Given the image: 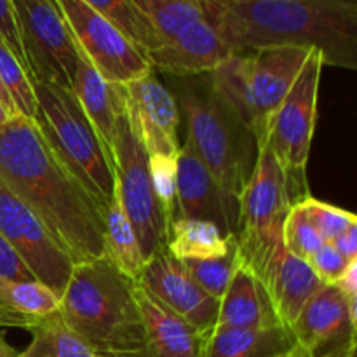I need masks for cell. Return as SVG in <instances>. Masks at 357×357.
Listing matches in <instances>:
<instances>
[{"label":"cell","mask_w":357,"mask_h":357,"mask_svg":"<svg viewBox=\"0 0 357 357\" xmlns=\"http://www.w3.org/2000/svg\"><path fill=\"white\" fill-rule=\"evenodd\" d=\"M0 180L42 220L73 265L105 257L103 215L23 115L0 124Z\"/></svg>","instance_id":"cell-1"},{"label":"cell","mask_w":357,"mask_h":357,"mask_svg":"<svg viewBox=\"0 0 357 357\" xmlns=\"http://www.w3.org/2000/svg\"><path fill=\"white\" fill-rule=\"evenodd\" d=\"M206 16L232 52L296 45L357 68V0H206Z\"/></svg>","instance_id":"cell-2"},{"label":"cell","mask_w":357,"mask_h":357,"mask_svg":"<svg viewBox=\"0 0 357 357\" xmlns=\"http://www.w3.org/2000/svg\"><path fill=\"white\" fill-rule=\"evenodd\" d=\"M59 316L98 357H145L132 282L107 257L73 265Z\"/></svg>","instance_id":"cell-3"},{"label":"cell","mask_w":357,"mask_h":357,"mask_svg":"<svg viewBox=\"0 0 357 357\" xmlns=\"http://www.w3.org/2000/svg\"><path fill=\"white\" fill-rule=\"evenodd\" d=\"M181 110L187 117V142L192 150L223 194L239 204L257 160L255 135L211 86L209 77L183 84Z\"/></svg>","instance_id":"cell-4"},{"label":"cell","mask_w":357,"mask_h":357,"mask_svg":"<svg viewBox=\"0 0 357 357\" xmlns=\"http://www.w3.org/2000/svg\"><path fill=\"white\" fill-rule=\"evenodd\" d=\"M31 84L37 100L33 122L38 131L59 164L103 215L114 195V167L107 146L72 91L38 80Z\"/></svg>","instance_id":"cell-5"},{"label":"cell","mask_w":357,"mask_h":357,"mask_svg":"<svg viewBox=\"0 0 357 357\" xmlns=\"http://www.w3.org/2000/svg\"><path fill=\"white\" fill-rule=\"evenodd\" d=\"M310 52L312 49L296 45L232 52L209 73V82L258 138L291 89Z\"/></svg>","instance_id":"cell-6"},{"label":"cell","mask_w":357,"mask_h":357,"mask_svg":"<svg viewBox=\"0 0 357 357\" xmlns=\"http://www.w3.org/2000/svg\"><path fill=\"white\" fill-rule=\"evenodd\" d=\"M323 66L321 52L312 49L291 89L272 114L267 129L258 136L268 143L284 174L291 204L310 197L307 164L317 121Z\"/></svg>","instance_id":"cell-7"},{"label":"cell","mask_w":357,"mask_h":357,"mask_svg":"<svg viewBox=\"0 0 357 357\" xmlns=\"http://www.w3.org/2000/svg\"><path fill=\"white\" fill-rule=\"evenodd\" d=\"M291 206L284 174L264 138H257V160L239 199L237 243L243 260L261 279L282 248V223Z\"/></svg>","instance_id":"cell-8"},{"label":"cell","mask_w":357,"mask_h":357,"mask_svg":"<svg viewBox=\"0 0 357 357\" xmlns=\"http://www.w3.org/2000/svg\"><path fill=\"white\" fill-rule=\"evenodd\" d=\"M110 155L114 167V192L138 237L146 261L152 255L166 250L169 225L153 194L149 173V155L131 131L122 94Z\"/></svg>","instance_id":"cell-9"},{"label":"cell","mask_w":357,"mask_h":357,"mask_svg":"<svg viewBox=\"0 0 357 357\" xmlns=\"http://www.w3.org/2000/svg\"><path fill=\"white\" fill-rule=\"evenodd\" d=\"M31 80L72 91L79 49L56 0H10Z\"/></svg>","instance_id":"cell-10"},{"label":"cell","mask_w":357,"mask_h":357,"mask_svg":"<svg viewBox=\"0 0 357 357\" xmlns=\"http://www.w3.org/2000/svg\"><path fill=\"white\" fill-rule=\"evenodd\" d=\"M80 54L110 84H126L152 72L149 61L112 21L82 0H56Z\"/></svg>","instance_id":"cell-11"},{"label":"cell","mask_w":357,"mask_h":357,"mask_svg":"<svg viewBox=\"0 0 357 357\" xmlns=\"http://www.w3.org/2000/svg\"><path fill=\"white\" fill-rule=\"evenodd\" d=\"M0 236L14 248L38 282L61 296L73 261L42 220L0 180Z\"/></svg>","instance_id":"cell-12"},{"label":"cell","mask_w":357,"mask_h":357,"mask_svg":"<svg viewBox=\"0 0 357 357\" xmlns=\"http://www.w3.org/2000/svg\"><path fill=\"white\" fill-rule=\"evenodd\" d=\"M289 330L305 357H356V305L337 286H321Z\"/></svg>","instance_id":"cell-13"},{"label":"cell","mask_w":357,"mask_h":357,"mask_svg":"<svg viewBox=\"0 0 357 357\" xmlns=\"http://www.w3.org/2000/svg\"><path fill=\"white\" fill-rule=\"evenodd\" d=\"M119 86L131 131L146 155H178L180 108L162 80L152 70Z\"/></svg>","instance_id":"cell-14"},{"label":"cell","mask_w":357,"mask_h":357,"mask_svg":"<svg viewBox=\"0 0 357 357\" xmlns=\"http://www.w3.org/2000/svg\"><path fill=\"white\" fill-rule=\"evenodd\" d=\"M136 282L201 333L208 335L215 328L220 300L208 295L192 279L183 264L171 257L166 250L152 255L145 261Z\"/></svg>","instance_id":"cell-15"},{"label":"cell","mask_w":357,"mask_h":357,"mask_svg":"<svg viewBox=\"0 0 357 357\" xmlns=\"http://www.w3.org/2000/svg\"><path fill=\"white\" fill-rule=\"evenodd\" d=\"M230 54L232 49L206 16L146 51L145 58L152 70L178 77H195L211 73Z\"/></svg>","instance_id":"cell-16"},{"label":"cell","mask_w":357,"mask_h":357,"mask_svg":"<svg viewBox=\"0 0 357 357\" xmlns=\"http://www.w3.org/2000/svg\"><path fill=\"white\" fill-rule=\"evenodd\" d=\"M176 164V218L209 220L225 234H236L239 204L223 194L188 142L180 146Z\"/></svg>","instance_id":"cell-17"},{"label":"cell","mask_w":357,"mask_h":357,"mask_svg":"<svg viewBox=\"0 0 357 357\" xmlns=\"http://www.w3.org/2000/svg\"><path fill=\"white\" fill-rule=\"evenodd\" d=\"M132 296L142 316L145 357H202L204 333L171 312L139 282H132Z\"/></svg>","instance_id":"cell-18"},{"label":"cell","mask_w":357,"mask_h":357,"mask_svg":"<svg viewBox=\"0 0 357 357\" xmlns=\"http://www.w3.org/2000/svg\"><path fill=\"white\" fill-rule=\"evenodd\" d=\"M260 281L271 298L275 316L288 328L293 326L307 302L323 286L309 264L286 253L284 248L274 255Z\"/></svg>","instance_id":"cell-19"},{"label":"cell","mask_w":357,"mask_h":357,"mask_svg":"<svg viewBox=\"0 0 357 357\" xmlns=\"http://www.w3.org/2000/svg\"><path fill=\"white\" fill-rule=\"evenodd\" d=\"M284 326L278 319L264 284L253 271L241 261L220 298L215 328H271Z\"/></svg>","instance_id":"cell-20"},{"label":"cell","mask_w":357,"mask_h":357,"mask_svg":"<svg viewBox=\"0 0 357 357\" xmlns=\"http://www.w3.org/2000/svg\"><path fill=\"white\" fill-rule=\"evenodd\" d=\"M295 347L288 326L213 328L204 337L202 357H275Z\"/></svg>","instance_id":"cell-21"},{"label":"cell","mask_w":357,"mask_h":357,"mask_svg":"<svg viewBox=\"0 0 357 357\" xmlns=\"http://www.w3.org/2000/svg\"><path fill=\"white\" fill-rule=\"evenodd\" d=\"M72 93L75 94L84 114L94 126L98 136L110 153L115 135V121L121 108L119 84H110L105 80L100 72L79 52Z\"/></svg>","instance_id":"cell-22"},{"label":"cell","mask_w":357,"mask_h":357,"mask_svg":"<svg viewBox=\"0 0 357 357\" xmlns=\"http://www.w3.org/2000/svg\"><path fill=\"white\" fill-rule=\"evenodd\" d=\"M56 312H59V296L42 282H0V328L30 331Z\"/></svg>","instance_id":"cell-23"},{"label":"cell","mask_w":357,"mask_h":357,"mask_svg":"<svg viewBox=\"0 0 357 357\" xmlns=\"http://www.w3.org/2000/svg\"><path fill=\"white\" fill-rule=\"evenodd\" d=\"M236 234H225L216 223L199 218H174L166 251L176 260H209L229 253Z\"/></svg>","instance_id":"cell-24"},{"label":"cell","mask_w":357,"mask_h":357,"mask_svg":"<svg viewBox=\"0 0 357 357\" xmlns=\"http://www.w3.org/2000/svg\"><path fill=\"white\" fill-rule=\"evenodd\" d=\"M103 246L105 257L110 260V264L128 281H138L143 265H145V258H143L138 237L128 216L122 211L115 192L107 208L103 209Z\"/></svg>","instance_id":"cell-25"},{"label":"cell","mask_w":357,"mask_h":357,"mask_svg":"<svg viewBox=\"0 0 357 357\" xmlns=\"http://www.w3.org/2000/svg\"><path fill=\"white\" fill-rule=\"evenodd\" d=\"M159 42L169 40L194 21L206 17V0H132Z\"/></svg>","instance_id":"cell-26"},{"label":"cell","mask_w":357,"mask_h":357,"mask_svg":"<svg viewBox=\"0 0 357 357\" xmlns=\"http://www.w3.org/2000/svg\"><path fill=\"white\" fill-rule=\"evenodd\" d=\"M30 333V345L16 357H98L63 323L59 312L40 321Z\"/></svg>","instance_id":"cell-27"},{"label":"cell","mask_w":357,"mask_h":357,"mask_svg":"<svg viewBox=\"0 0 357 357\" xmlns=\"http://www.w3.org/2000/svg\"><path fill=\"white\" fill-rule=\"evenodd\" d=\"M82 2L112 21L138 47V51L143 52V56L146 54V51L160 44L155 31L143 20L132 0H82Z\"/></svg>","instance_id":"cell-28"},{"label":"cell","mask_w":357,"mask_h":357,"mask_svg":"<svg viewBox=\"0 0 357 357\" xmlns=\"http://www.w3.org/2000/svg\"><path fill=\"white\" fill-rule=\"evenodd\" d=\"M241 261H243V255H241L239 243H237L236 236V241L230 246L229 253L223 255V257L209 258V260H185L181 264L187 268L188 274L192 275V279L208 295L220 300L223 293H225V289L229 288L230 281H232Z\"/></svg>","instance_id":"cell-29"},{"label":"cell","mask_w":357,"mask_h":357,"mask_svg":"<svg viewBox=\"0 0 357 357\" xmlns=\"http://www.w3.org/2000/svg\"><path fill=\"white\" fill-rule=\"evenodd\" d=\"M0 82L9 94L16 114L33 121L37 112L33 84L24 66L2 38H0Z\"/></svg>","instance_id":"cell-30"},{"label":"cell","mask_w":357,"mask_h":357,"mask_svg":"<svg viewBox=\"0 0 357 357\" xmlns=\"http://www.w3.org/2000/svg\"><path fill=\"white\" fill-rule=\"evenodd\" d=\"M281 241L286 253L293 255L300 260H307L317 248L324 244L323 237L317 234V230L310 223L309 216H307L305 209L302 206V201L289 206L288 215H286L284 223H282Z\"/></svg>","instance_id":"cell-31"},{"label":"cell","mask_w":357,"mask_h":357,"mask_svg":"<svg viewBox=\"0 0 357 357\" xmlns=\"http://www.w3.org/2000/svg\"><path fill=\"white\" fill-rule=\"evenodd\" d=\"M149 173L153 194L162 208L167 225L176 218V155L153 153L149 155Z\"/></svg>","instance_id":"cell-32"},{"label":"cell","mask_w":357,"mask_h":357,"mask_svg":"<svg viewBox=\"0 0 357 357\" xmlns=\"http://www.w3.org/2000/svg\"><path fill=\"white\" fill-rule=\"evenodd\" d=\"M303 209H305L307 216H309L310 223L314 229L317 230L324 243H331L337 236L349 229L351 225L357 223V216L347 209L337 208L328 202L317 201L312 195L302 201Z\"/></svg>","instance_id":"cell-33"},{"label":"cell","mask_w":357,"mask_h":357,"mask_svg":"<svg viewBox=\"0 0 357 357\" xmlns=\"http://www.w3.org/2000/svg\"><path fill=\"white\" fill-rule=\"evenodd\" d=\"M305 261L323 284H337L347 265L351 264L335 250L331 243H324L323 246L317 248Z\"/></svg>","instance_id":"cell-34"},{"label":"cell","mask_w":357,"mask_h":357,"mask_svg":"<svg viewBox=\"0 0 357 357\" xmlns=\"http://www.w3.org/2000/svg\"><path fill=\"white\" fill-rule=\"evenodd\" d=\"M37 281L14 248L0 236V282Z\"/></svg>","instance_id":"cell-35"},{"label":"cell","mask_w":357,"mask_h":357,"mask_svg":"<svg viewBox=\"0 0 357 357\" xmlns=\"http://www.w3.org/2000/svg\"><path fill=\"white\" fill-rule=\"evenodd\" d=\"M0 38L6 42L7 47L14 52V56L20 59L21 65H23L24 70L28 72L26 59H24L23 47H21L20 33H17L16 16H14V9L10 0H0ZM28 75H30V72H28Z\"/></svg>","instance_id":"cell-36"},{"label":"cell","mask_w":357,"mask_h":357,"mask_svg":"<svg viewBox=\"0 0 357 357\" xmlns=\"http://www.w3.org/2000/svg\"><path fill=\"white\" fill-rule=\"evenodd\" d=\"M331 244H333L335 250H337L345 260H357V223L349 227V229L345 230V232H342L340 236L335 237V239L331 241Z\"/></svg>","instance_id":"cell-37"},{"label":"cell","mask_w":357,"mask_h":357,"mask_svg":"<svg viewBox=\"0 0 357 357\" xmlns=\"http://www.w3.org/2000/svg\"><path fill=\"white\" fill-rule=\"evenodd\" d=\"M338 289L342 291V295L347 298L349 303H357V260H352L347 265L345 272L342 274V278L338 279L337 284Z\"/></svg>","instance_id":"cell-38"},{"label":"cell","mask_w":357,"mask_h":357,"mask_svg":"<svg viewBox=\"0 0 357 357\" xmlns=\"http://www.w3.org/2000/svg\"><path fill=\"white\" fill-rule=\"evenodd\" d=\"M0 105H2V107L6 108L10 115H17L16 110H14V105H13V101H10L9 94H7L6 89H3L2 82H0Z\"/></svg>","instance_id":"cell-39"},{"label":"cell","mask_w":357,"mask_h":357,"mask_svg":"<svg viewBox=\"0 0 357 357\" xmlns=\"http://www.w3.org/2000/svg\"><path fill=\"white\" fill-rule=\"evenodd\" d=\"M17 352L10 347L9 344L6 342V338L0 335V357H16Z\"/></svg>","instance_id":"cell-40"},{"label":"cell","mask_w":357,"mask_h":357,"mask_svg":"<svg viewBox=\"0 0 357 357\" xmlns=\"http://www.w3.org/2000/svg\"><path fill=\"white\" fill-rule=\"evenodd\" d=\"M275 357H305V354H303V352H302V349H300L298 345H296V347L293 349V351H289V352H284V354H281V356H275Z\"/></svg>","instance_id":"cell-41"},{"label":"cell","mask_w":357,"mask_h":357,"mask_svg":"<svg viewBox=\"0 0 357 357\" xmlns=\"http://www.w3.org/2000/svg\"><path fill=\"white\" fill-rule=\"evenodd\" d=\"M9 117H13V115H10L9 112H7L6 108H3L2 105H0V124H2V122H6Z\"/></svg>","instance_id":"cell-42"}]
</instances>
